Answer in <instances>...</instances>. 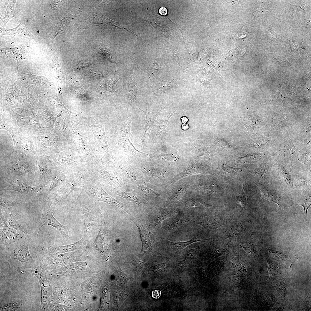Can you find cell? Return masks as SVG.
<instances>
[{"mask_svg":"<svg viewBox=\"0 0 311 311\" xmlns=\"http://www.w3.org/2000/svg\"><path fill=\"white\" fill-rule=\"evenodd\" d=\"M27 271L35 276L38 279L41 290L40 308L41 310H47L53 299V297L52 287L47 279L46 271L42 265L38 262L34 266L28 269Z\"/></svg>","mask_w":311,"mask_h":311,"instance_id":"obj_4","label":"cell"},{"mask_svg":"<svg viewBox=\"0 0 311 311\" xmlns=\"http://www.w3.org/2000/svg\"><path fill=\"white\" fill-rule=\"evenodd\" d=\"M197 223L208 230L215 229L223 224L220 219L211 217L205 218L197 222Z\"/></svg>","mask_w":311,"mask_h":311,"instance_id":"obj_21","label":"cell"},{"mask_svg":"<svg viewBox=\"0 0 311 311\" xmlns=\"http://www.w3.org/2000/svg\"><path fill=\"white\" fill-rule=\"evenodd\" d=\"M131 218L139 230L142 243L141 254L145 253L151 250L154 246L156 236L151 232L144 223L138 221L132 217Z\"/></svg>","mask_w":311,"mask_h":311,"instance_id":"obj_10","label":"cell"},{"mask_svg":"<svg viewBox=\"0 0 311 311\" xmlns=\"http://www.w3.org/2000/svg\"><path fill=\"white\" fill-rule=\"evenodd\" d=\"M224 171L231 174H238L240 171V168H233L229 166H226L223 168Z\"/></svg>","mask_w":311,"mask_h":311,"instance_id":"obj_37","label":"cell"},{"mask_svg":"<svg viewBox=\"0 0 311 311\" xmlns=\"http://www.w3.org/2000/svg\"><path fill=\"white\" fill-rule=\"evenodd\" d=\"M208 239H202L198 238L194 236L188 241L184 242H172L168 241L171 247L176 251H179L184 249L188 245L197 242H206Z\"/></svg>","mask_w":311,"mask_h":311,"instance_id":"obj_22","label":"cell"},{"mask_svg":"<svg viewBox=\"0 0 311 311\" xmlns=\"http://www.w3.org/2000/svg\"><path fill=\"white\" fill-rule=\"evenodd\" d=\"M67 175L54 169L45 181L40 184L43 186V196H48L54 189L61 185Z\"/></svg>","mask_w":311,"mask_h":311,"instance_id":"obj_11","label":"cell"},{"mask_svg":"<svg viewBox=\"0 0 311 311\" xmlns=\"http://www.w3.org/2000/svg\"><path fill=\"white\" fill-rule=\"evenodd\" d=\"M256 185L261 191L262 199H265L273 202L278 204L280 208V204L281 196L275 189L259 183H256Z\"/></svg>","mask_w":311,"mask_h":311,"instance_id":"obj_16","label":"cell"},{"mask_svg":"<svg viewBox=\"0 0 311 311\" xmlns=\"http://www.w3.org/2000/svg\"><path fill=\"white\" fill-rule=\"evenodd\" d=\"M190 220V217L188 216H178L168 225L166 229L168 230L177 229L183 224L189 222Z\"/></svg>","mask_w":311,"mask_h":311,"instance_id":"obj_23","label":"cell"},{"mask_svg":"<svg viewBox=\"0 0 311 311\" xmlns=\"http://www.w3.org/2000/svg\"><path fill=\"white\" fill-rule=\"evenodd\" d=\"M269 168L267 166H262L256 169L253 172V174L256 177L260 178L266 177L268 175Z\"/></svg>","mask_w":311,"mask_h":311,"instance_id":"obj_29","label":"cell"},{"mask_svg":"<svg viewBox=\"0 0 311 311\" xmlns=\"http://www.w3.org/2000/svg\"><path fill=\"white\" fill-rule=\"evenodd\" d=\"M110 26L117 27L121 29L127 31L137 36L133 32L128 28L121 25L117 22L112 20L103 15L98 10L93 11L90 15L85 20L82 24L78 28L77 31L86 29L90 26Z\"/></svg>","mask_w":311,"mask_h":311,"instance_id":"obj_7","label":"cell"},{"mask_svg":"<svg viewBox=\"0 0 311 311\" xmlns=\"http://www.w3.org/2000/svg\"><path fill=\"white\" fill-rule=\"evenodd\" d=\"M101 51L105 54L106 57V58L107 59L108 61L112 63H114L113 62V61L112 60L111 58L110 55L108 53V52L107 51V50L105 49V48L102 49H101Z\"/></svg>","mask_w":311,"mask_h":311,"instance_id":"obj_40","label":"cell"},{"mask_svg":"<svg viewBox=\"0 0 311 311\" xmlns=\"http://www.w3.org/2000/svg\"><path fill=\"white\" fill-rule=\"evenodd\" d=\"M181 121L182 123H186L189 120L188 118L186 116H183L182 117L181 119Z\"/></svg>","mask_w":311,"mask_h":311,"instance_id":"obj_43","label":"cell"},{"mask_svg":"<svg viewBox=\"0 0 311 311\" xmlns=\"http://www.w3.org/2000/svg\"><path fill=\"white\" fill-rule=\"evenodd\" d=\"M145 114L146 119L145 123V130L144 133L140 141H141L142 145H147L148 140L149 133L153 126L154 122L157 117L160 113L161 109L149 112L146 111L139 108Z\"/></svg>","mask_w":311,"mask_h":311,"instance_id":"obj_14","label":"cell"},{"mask_svg":"<svg viewBox=\"0 0 311 311\" xmlns=\"http://www.w3.org/2000/svg\"><path fill=\"white\" fill-rule=\"evenodd\" d=\"M85 240L83 237L79 241L68 245L56 246H44L42 249L44 256L60 254L75 250Z\"/></svg>","mask_w":311,"mask_h":311,"instance_id":"obj_13","label":"cell"},{"mask_svg":"<svg viewBox=\"0 0 311 311\" xmlns=\"http://www.w3.org/2000/svg\"><path fill=\"white\" fill-rule=\"evenodd\" d=\"M189 186V185L180 186L173 189L168 196V204L177 203L181 201Z\"/></svg>","mask_w":311,"mask_h":311,"instance_id":"obj_20","label":"cell"},{"mask_svg":"<svg viewBox=\"0 0 311 311\" xmlns=\"http://www.w3.org/2000/svg\"><path fill=\"white\" fill-rule=\"evenodd\" d=\"M189 125L187 124L184 123L181 126V129L183 131H187L189 129Z\"/></svg>","mask_w":311,"mask_h":311,"instance_id":"obj_42","label":"cell"},{"mask_svg":"<svg viewBox=\"0 0 311 311\" xmlns=\"http://www.w3.org/2000/svg\"><path fill=\"white\" fill-rule=\"evenodd\" d=\"M236 201L238 203H239L242 206L244 205L245 201L244 194L243 192L237 197Z\"/></svg>","mask_w":311,"mask_h":311,"instance_id":"obj_39","label":"cell"},{"mask_svg":"<svg viewBox=\"0 0 311 311\" xmlns=\"http://www.w3.org/2000/svg\"><path fill=\"white\" fill-rule=\"evenodd\" d=\"M177 213L175 211L162 210L153 221V224L154 227L161 224L164 220L172 217Z\"/></svg>","mask_w":311,"mask_h":311,"instance_id":"obj_24","label":"cell"},{"mask_svg":"<svg viewBox=\"0 0 311 311\" xmlns=\"http://www.w3.org/2000/svg\"><path fill=\"white\" fill-rule=\"evenodd\" d=\"M82 190L93 200L107 203L116 206L129 213L126 205L114 199L107 194L98 182L91 179L85 178L82 187Z\"/></svg>","mask_w":311,"mask_h":311,"instance_id":"obj_2","label":"cell"},{"mask_svg":"<svg viewBox=\"0 0 311 311\" xmlns=\"http://www.w3.org/2000/svg\"><path fill=\"white\" fill-rule=\"evenodd\" d=\"M137 189L141 193H143L148 196H159L162 195L158 193L155 191L142 184L138 185Z\"/></svg>","mask_w":311,"mask_h":311,"instance_id":"obj_27","label":"cell"},{"mask_svg":"<svg viewBox=\"0 0 311 311\" xmlns=\"http://www.w3.org/2000/svg\"><path fill=\"white\" fill-rule=\"evenodd\" d=\"M202 168L200 164L191 159L184 170L176 176L173 180L177 181L188 176L200 173L202 171Z\"/></svg>","mask_w":311,"mask_h":311,"instance_id":"obj_18","label":"cell"},{"mask_svg":"<svg viewBox=\"0 0 311 311\" xmlns=\"http://www.w3.org/2000/svg\"><path fill=\"white\" fill-rule=\"evenodd\" d=\"M117 148L124 153L143 158L149 156L137 150L128 137L119 138Z\"/></svg>","mask_w":311,"mask_h":311,"instance_id":"obj_15","label":"cell"},{"mask_svg":"<svg viewBox=\"0 0 311 311\" xmlns=\"http://www.w3.org/2000/svg\"><path fill=\"white\" fill-rule=\"evenodd\" d=\"M85 179L84 175L81 173L67 175L59 189L48 197V202H59L66 199L75 189L82 187Z\"/></svg>","mask_w":311,"mask_h":311,"instance_id":"obj_3","label":"cell"},{"mask_svg":"<svg viewBox=\"0 0 311 311\" xmlns=\"http://www.w3.org/2000/svg\"><path fill=\"white\" fill-rule=\"evenodd\" d=\"M0 234V244L6 245L12 243L6 234L1 229Z\"/></svg>","mask_w":311,"mask_h":311,"instance_id":"obj_33","label":"cell"},{"mask_svg":"<svg viewBox=\"0 0 311 311\" xmlns=\"http://www.w3.org/2000/svg\"><path fill=\"white\" fill-rule=\"evenodd\" d=\"M173 112H170L167 115L160 116L157 120L154 125L155 129V136L154 142H157L159 140L162 133L166 130L167 123L172 116Z\"/></svg>","mask_w":311,"mask_h":311,"instance_id":"obj_19","label":"cell"},{"mask_svg":"<svg viewBox=\"0 0 311 311\" xmlns=\"http://www.w3.org/2000/svg\"><path fill=\"white\" fill-rule=\"evenodd\" d=\"M185 203L189 206L194 207H204L208 205L202 201L195 199H191L187 200Z\"/></svg>","mask_w":311,"mask_h":311,"instance_id":"obj_31","label":"cell"},{"mask_svg":"<svg viewBox=\"0 0 311 311\" xmlns=\"http://www.w3.org/2000/svg\"><path fill=\"white\" fill-rule=\"evenodd\" d=\"M196 253L195 249H191L187 252V255L182 262L185 263H189L192 261L194 259Z\"/></svg>","mask_w":311,"mask_h":311,"instance_id":"obj_35","label":"cell"},{"mask_svg":"<svg viewBox=\"0 0 311 311\" xmlns=\"http://www.w3.org/2000/svg\"><path fill=\"white\" fill-rule=\"evenodd\" d=\"M87 265V263L85 262H78L72 263L66 266V268L68 269L74 270L80 269Z\"/></svg>","mask_w":311,"mask_h":311,"instance_id":"obj_36","label":"cell"},{"mask_svg":"<svg viewBox=\"0 0 311 311\" xmlns=\"http://www.w3.org/2000/svg\"><path fill=\"white\" fill-rule=\"evenodd\" d=\"M7 176L11 179L30 181L34 177L33 169L21 156H19L5 168Z\"/></svg>","mask_w":311,"mask_h":311,"instance_id":"obj_5","label":"cell"},{"mask_svg":"<svg viewBox=\"0 0 311 311\" xmlns=\"http://www.w3.org/2000/svg\"><path fill=\"white\" fill-rule=\"evenodd\" d=\"M295 205H299L302 206L304 210V213L307 215L308 209L311 206V197H307L305 198L304 200Z\"/></svg>","mask_w":311,"mask_h":311,"instance_id":"obj_32","label":"cell"},{"mask_svg":"<svg viewBox=\"0 0 311 311\" xmlns=\"http://www.w3.org/2000/svg\"><path fill=\"white\" fill-rule=\"evenodd\" d=\"M55 169L54 165L42 159L37 160L32 169L40 184L44 183Z\"/></svg>","mask_w":311,"mask_h":311,"instance_id":"obj_12","label":"cell"},{"mask_svg":"<svg viewBox=\"0 0 311 311\" xmlns=\"http://www.w3.org/2000/svg\"><path fill=\"white\" fill-rule=\"evenodd\" d=\"M0 229L5 232L12 243L23 238L20 236L14 229L9 225L6 221L3 211L1 208L0 209Z\"/></svg>","mask_w":311,"mask_h":311,"instance_id":"obj_17","label":"cell"},{"mask_svg":"<svg viewBox=\"0 0 311 311\" xmlns=\"http://www.w3.org/2000/svg\"><path fill=\"white\" fill-rule=\"evenodd\" d=\"M131 120L128 117L122 123L120 129L119 138L130 137L131 136L130 126Z\"/></svg>","mask_w":311,"mask_h":311,"instance_id":"obj_25","label":"cell"},{"mask_svg":"<svg viewBox=\"0 0 311 311\" xmlns=\"http://www.w3.org/2000/svg\"><path fill=\"white\" fill-rule=\"evenodd\" d=\"M138 90L135 85L134 81H131L128 85L127 91L129 99L131 100H135L136 98L137 91Z\"/></svg>","mask_w":311,"mask_h":311,"instance_id":"obj_28","label":"cell"},{"mask_svg":"<svg viewBox=\"0 0 311 311\" xmlns=\"http://www.w3.org/2000/svg\"><path fill=\"white\" fill-rule=\"evenodd\" d=\"M23 310L22 301H15L5 304L2 307L1 311H20Z\"/></svg>","mask_w":311,"mask_h":311,"instance_id":"obj_26","label":"cell"},{"mask_svg":"<svg viewBox=\"0 0 311 311\" xmlns=\"http://www.w3.org/2000/svg\"><path fill=\"white\" fill-rule=\"evenodd\" d=\"M117 195L126 199L127 200L135 203L139 205L140 204V202L138 198L132 194L126 192H120L118 193Z\"/></svg>","mask_w":311,"mask_h":311,"instance_id":"obj_30","label":"cell"},{"mask_svg":"<svg viewBox=\"0 0 311 311\" xmlns=\"http://www.w3.org/2000/svg\"><path fill=\"white\" fill-rule=\"evenodd\" d=\"M8 186L2 190H13L26 196H43V187L41 184L36 186L29 185L23 181L17 179H11Z\"/></svg>","mask_w":311,"mask_h":311,"instance_id":"obj_8","label":"cell"},{"mask_svg":"<svg viewBox=\"0 0 311 311\" xmlns=\"http://www.w3.org/2000/svg\"><path fill=\"white\" fill-rule=\"evenodd\" d=\"M42 213L38 225V236L41 228L44 225H50L55 228L60 233L62 237L65 239L69 238V231L70 224L64 225L60 223L54 217L52 211L50 203L44 202L42 205Z\"/></svg>","mask_w":311,"mask_h":311,"instance_id":"obj_6","label":"cell"},{"mask_svg":"<svg viewBox=\"0 0 311 311\" xmlns=\"http://www.w3.org/2000/svg\"><path fill=\"white\" fill-rule=\"evenodd\" d=\"M0 205L5 209L12 208L13 204L12 201L8 198L0 197Z\"/></svg>","mask_w":311,"mask_h":311,"instance_id":"obj_34","label":"cell"},{"mask_svg":"<svg viewBox=\"0 0 311 311\" xmlns=\"http://www.w3.org/2000/svg\"><path fill=\"white\" fill-rule=\"evenodd\" d=\"M132 263L134 266L139 268H143L145 266V263L138 259L134 257L132 259Z\"/></svg>","mask_w":311,"mask_h":311,"instance_id":"obj_38","label":"cell"},{"mask_svg":"<svg viewBox=\"0 0 311 311\" xmlns=\"http://www.w3.org/2000/svg\"><path fill=\"white\" fill-rule=\"evenodd\" d=\"M158 12L162 16H165L167 14V11L166 7H162L160 8Z\"/></svg>","mask_w":311,"mask_h":311,"instance_id":"obj_41","label":"cell"},{"mask_svg":"<svg viewBox=\"0 0 311 311\" xmlns=\"http://www.w3.org/2000/svg\"><path fill=\"white\" fill-rule=\"evenodd\" d=\"M3 211L9 225L16 232L21 238L25 237V236L27 233V229L22 216L13 208L5 209Z\"/></svg>","mask_w":311,"mask_h":311,"instance_id":"obj_9","label":"cell"},{"mask_svg":"<svg viewBox=\"0 0 311 311\" xmlns=\"http://www.w3.org/2000/svg\"><path fill=\"white\" fill-rule=\"evenodd\" d=\"M30 239L26 237L9 245H5V251L10 257V259H16L20 261L22 268L26 269L33 267L36 261L29 252V246Z\"/></svg>","mask_w":311,"mask_h":311,"instance_id":"obj_1","label":"cell"}]
</instances>
